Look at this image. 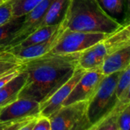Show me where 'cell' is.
<instances>
[{
    "label": "cell",
    "mask_w": 130,
    "mask_h": 130,
    "mask_svg": "<svg viewBox=\"0 0 130 130\" xmlns=\"http://www.w3.org/2000/svg\"><path fill=\"white\" fill-rule=\"evenodd\" d=\"M116 94L120 101L130 103V66L121 72L116 86Z\"/></svg>",
    "instance_id": "d6986e66"
},
{
    "label": "cell",
    "mask_w": 130,
    "mask_h": 130,
    "mask_svg": "<svg viewBox=\"0 0 130 130\" xmlns=\"http://www.w3.org/2000/svg\"><path fill=\"white\" fill-rule=\"evenodd\" d=\"M130 66V46L107 55L102 62L101 70L104 75L123 71Z\"/></svg>",
    "instance_id": "8fae6325"
},
{
    "label": "cell",
    "mask_w": 130,
    "mask_h": 130,
    "mask_svg": "<svg viewBox=\"0 0 130 130\" xmlns=\"http://www.w3.org/2000/svg\"><path fill=\"white\" fill-rule=\"evenodd\" d=\"M11 17V6L9 0H8L0 5V25L7 22Z\"/></svg>",
    "instance_id": "d4e9b609"
},
{
    "label": "cell",
    "mask_w": 130,
    "mask_h": 130,
    "mask_svg": "<svg viewBox=\"0 0 130 130\" xmlns=\"http://www.w3.org/2000/svg\"><path fill=\"white\" fill-rule=\"evenodd\" d=\"M43 0H9L11 6L12 17L27 14Z\"/></svg>",
    "instance_id": "603a6c76"
},
{
    "label": "cell",
    "mask_w": 130,
    "mask_h": 130,
    "mask_svg": "<svg viewBox=\"0 0 130 130\" xmlns=\"http://www.w3.org/2000/svg\"><path fill=\"white\" fill-rule=\"evenodd\" d=\"M3 2H4V1H3V0H0V5H1V4H2Z\"/></svg>",
    "instance_id": "f1b7e54d"
},
{
    "label": "cell",
    "mask_w": 130,
    "mask_h": 130,
    "mask_svg": "<svg viewBox=\"0 0 130 130\" xmlns=\"http://www.w3.org/2000/svg\"><path fill=\"white\" fill-rule=\"evenodd\" d=\"M101 42L106 56L130 46L129 22L122 24L117 30L108 34Z\"/></svg>",
    "instance_id": "7c38bea8"
},
{
    "label": "cell",
    "mask_w": 130,
    "mask_h": 130,
    "mask_svg": "<svg viewBox=\"0 0 130 130\" xmlns=\"http://www.w3.org/2000/svg\"><path fill=\"white\" fill-rule=\"evenodd\" d=\"M5 50H2V49H0V53H2V52H3V51H5Z\"/></svg>",
    "instance_id": "83f0119b"
},
{
    "label": "cell",
    "mask_w": 130,
    "mask_h": 130,
    "mask_svg": "<svg viewBox=\"0 0 130 130\" xmlns=\"http://www.w3.org/2000/svg\"><path fill=\"white\" fill-rule=\"evenodd\" d=\"M52 1L53 0H43L27 14H25V18L21 26V28L8 45L6 50L19 44L27 36L38 28Z\"/></svg>",
    "instance_id": "9c48e42d"
},
{
    "label": "cell",
    "mask_w": 130,
    "mask_h": 130,
    "mask_svg": "<svg viewBox=\"0 0 130 130\" xmlns=\"http://www.w3.org/2000/svg\"><path fill=\"white\" fill-rule=\"evenodd\" d=\"M118 130H129L130 128V104L123 107L117 116Z\"/></svg>",
    "instance_id": "cb8c5ba5"
},
{
    "label": "cell",
    "mask_w": 130,
    "mask_h": 130,
    "mask_svg": "<svg viewBox=\"0 0 130 130\" xmlns=\"http://www.w3.org/2000/svg\"><path fill=\"white\" fill-rule=\"evenodd\" d=\"M121 72L105 75L97 91L88 101L87 113L91 126L109 114L118 103L116 86Z\"/></svg>",
    "instance_id": "3957f363"
},
{
    "label": "cell",
    "mask_w": 130,
    "mask_h": 130,
    "mask_svg": "<svg viewBox=\"0 0 130 130\" xmlns=\"http://www.w3.org/2000/svg\"><path fill=\"white\" fill-rule=\"evenodd\" d=\"M27 80V74L21 69L20 72L8 84L0 88V108L18 98L19 93Z\"/></svg>",
    "instance_id": "4fadbf2b"
},
{
    "label": "cell",
    "mask_w": 130,
    "mask_h": 130,
    "mask_svg": "<svg viewBox=\"0 0 130 130\" xmlns=\"http://www.w3.org/2000/svg\"><path fill=\"white\" fill-rule=\"evenodd\" d=\"M88 101H79L61 107L49 117L51 130H91L87 110Z\"/></svg>",
    "instance_id": "277c9868"
},
{
    "label": "cell",
    "mask_w": 130,
    "mask_h": 130,
    "mask_svg": "<svg viewBox=\"0 0 130 130\" xmlns=\"http://www.w3.org/2000/svg\"><path fill=\"white\" fill-rule=\"evenodd\" d=\"M85 72V69L78 66L72 77L66 83L58 88L47 100L40 103V114L49 117L62 107L65 100Z\"/></svg>",
    "instance_id": "52a82bcc"
},
{
    "label": "cell",
    "mask_w": 130,
    "mask_h": 130,
    "mask_svg": "<svg viewBox=\"0 0 130 130\" xmlns=\"http://www.w3.org/2000/svg\"><path fill=\"white\" fill-rule=\"evenodd\" d=\"M37 116L0 122V130H33Z\"/></svg>",
    "instance_id": "7402d4cb"
},
{
    "label": "cell",
    "mask_w": 130,
    "mask_h": 130,
    "mask_svg": "<svg viewBox=\"0 0 130 130\" xmlns=\"http://www.w3.org/2000/svg\"><path fill=\"white\" fill-rule=\"evenodd\" d=\"M33 130H51L50 118L40 113L36 119L35 125Z\"/></svg>",
    "instance_id": "484cf974"
},
{
    "label": "cell",
    "mask_w": 130,
    "mask_h": 130,
    "mask_svg": "<svg viewBox=\"0 0 130 130\" xmlns=\"http://www.w3.org/2000/svg\"><path fill=\"white\" fill-rule=\"evenodd\" d=\"M64 23L71 30L107 34L122 25L105 13L97 0H69Z\"/></svg>",
    "instance_id": "7a4b0ae2"
},
{
    "label": "cell",
    "mask_w": 130,
    "mask_h": 130,
    "mask_svg": "<svg viewBox=\"0 0 130 130\" xmlns=\"http://www.w3.org/2000/svg\"><path fill=\"white\" fill-rule=\"evenodd\" d=\"M79 53H48L22 61L21 69L26 72L27 80L18 98L34 100L40 104L47 100L72 77L78 66Z\"/></svg>",
    "instance_id": "6da1fadb"
},
{
    "label": "cell",
    "mask_w": 130,
    "mask_h": 130,
    "mask_svg": "<svg viewBox=\"0 0 130 130\" xmlns=\"http://www.w3.org/2000/svg\"><path fill=\"white\" fill-rule=\"evenodd\" d=\"M22 61L18 59L8 50L0 53V76L8 72L21 69Z\"/></svg>",
    "instance_id": "44dd1931"
},
{
    "label": "cell",
    "mask_w": 130,
    "mask_h": 130,
    "mask_svg": "<svg viewBox=\"0 0 130 130\" xmlns=\"http://www.w3.org/2000/svg\"><path fill=\"white\" fill-rule=\"evenodd\" d=\"M40 113V104L34 100L18 98L0 110V122L11 121Z\"/></svg>",
    "instance_id": "ba28073f"
},
{
    "label": "cell",
    "mask_w": 130,
    "mask_h": 130,
    "mask_svg": "<svg viewBox=\"0 0 130 130\" xmlns=\"http://www.w3.org/2000/svg\"><path fill=\"white\" fill-rule=\"evenodd\" d=\"M69 0H53L41 21L39 27L58 25L66 18Z\"/></svg>",
    "instance_id": "5bb4252c"
},
{
    "label": "cell",
    "mask_w": 130,
    "mask_h": 130,
    "mask_svg": "<svg viewBox=\"0 0 130 130\" xmlns=\"http://www.w3.org/2000/svg\"><path fill=\"white\" fill-rule=\"evenodd\" d=\"M130 103H124L118 101L113 110L107 114L104 119L99 121L95 125L92 126L91 130H118L117 126V116L119 112Z\"/></svg>",
    "instance_id": "ac0fdd59"
},
{
    "label": "cell",
    "mask_w": 130,
    "mask_h": 130,
    "mask_svg": "<svg viewBox=\"0 0 130 130\" xmlns=\"http://www.w3.org/2000/svg\"><path fill=\"white\" fill-rule=\"evenodd\" d=\"M98 3L110 18L119 22L120 24H125L126 11L128 8L127 0H97Z\"/></svg>",
    "instance_id": "9a60e30c"
},
{
    "label": "cell",
    "mask_w": 130,
    "mask_h": 130,
    "mask_svg": "<svg viewBox=\"0 0 130 130\" xmlns=\"http://www.w3.org/2000/svg\"><path fill=\"white\" fill-rule=\"evenodd\" d=\"M104 76L101 69L85 71L65 100L62 106L79 101H89L97 91Z\"/></svg>",
    "instance_id": "8992f818"
},
{
    "label": "cell",
    "mask_w": 130,
    "mask_h": 130,
    "mask_svg": "<svg viewBox=\"0 0 130 130\" xmlns=\"http://www.w3.org/2000/svg\"><path fill=\"white\" fill-rule=\"evenodd\" d=\"M0 110H1V108H0Z\"/></svg>",
    "instance_id": "4dcf8cb0"
},
{
    "label": "cell",
    "mask_w": 130,
    "mask_h": 130,
    "mask_svg": "<svg viewBox=\"0 0 130 130\" xmlns=\"http://www.w3.org/2000/svg\"><path fill=\"white\" fill-rule=\"evenodd\" d=\"M65 29L66 26L63 20L56 32L48 40L27 46H14L7 50L11 52L21 61L43 56L48 53L56 45Z\"/></svg>",
    "instance_id": "30bf717a"
},
{
    "label": "cell",
    "mask_w": 130,
    "mask_h": 130,
    "mask_svg": "<svg viewBox=\"0 0 130 130\" xmlns=\"http://www.w3.org/2000/svg\"><path fill=\"white\" fill-rule=\"evenodd\" d=\"M20 71H21V69H17V70H13L0 76V88L5 86L6 84H8L12 78H14L20 72Z\"/></svg>",
    "instance_id": "4316f807"
},
{
    "label": "cell",
    "mask_w": 130,
    "mask_h": 130,
    "mask_svg": "<svg viewBox=\"0 0 130 130\" xmlns=\"http://www.w3.org/2000/svg\"><path fill=\"white\" fill-rule=\"evenodd\" d=\"M61 24L62 23H60L58 25L45 26L39 27L15 46H27L48 40L56 32V30L60 27Z\"/></svg>",
    "instance_id": "e0dca14e"
},
{
    "label": "cell",
    "mask_w": 130,
    "mask_h": 130,
    "mask_svg": "<svg viewBox=\"0 0 130 130\" xmlns=\"http://www.w3.org/2000/svg\"><path fill=\"white\" fill-rule=\"evenodd\" d=\"M108 34L71 30L66 27L56 45L49 52L53 54L78 53L103 40Z\"/></svg>",
    "instance_id": "5b68a950"
},
{
    "label": "cell",
    "mask_w": 130,
    "mask_h": 130,
    "mask_svg": "<svg viewBox=\"0 0 130 130\" xmlns=\"http://www.w3.org/2000/svg\"><path fill=\"white\" fill-rule=\"evenodd\" d=\"M24 18L25 15L11 17L7 22L0 25V49L6 50L9 43L21 28Z\"/></svg>",
    "instance_id": "2e32d148"
},
{
    "label": "cell",
    "mask_w": 130,
    "mask_h": 130,
    "mask_svg": "<svg viewBox=\"0 0 130 130\" xmlns=\"http://www.w3.org/2000/svg\"><path fill=\"white\" fill-rule=\"evenodd\" d=\"M3 1H4V2H5V1H8V0H3Z\"/></svg>",
    "instance_id": "f546056e"
},
{
    "label": "cell",
    "mask_w": 130,
    "mask_h": 130,
    "mask_svg": "<svg viewBox=\"0 0 130 130\" xmlns=\"http://www.w3.org/2000/svg\"><path fill=\"white\" fill-rule=\"evenodd\" d=\"M91 46L79 53L78 62V66L85 71L101 69L102 65V62L98 59Z\"/></svg>",
    "instance_id": "ffe728a7"
}]
</instances>
